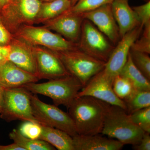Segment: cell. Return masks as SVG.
Returning <instances> with one entry per match:
<instances>
[{"instance_id": "6da1fadb", "label": "cell", "mask_w": 150, "mask_h": 150, "mask_svg": "<svg viewBox=\"0 0 150 150\" xmlns=\"http://www.w3.org/2000/svg\"><path fill=\"white\" fill-rule=\"evenodd\" d=\"M109 105L93 97H76L68 109L78 134H101Z\"/></svg>"}, {"instance_id": "7a4b0ae2", "label": "cell", "mask_w": 150, "mask_h": 150, "mask_svg": "<svg viewBox=\"0 0 150 150\" xmlns=\"http://www.w3.org/2000/svg\"><path fill=\"white\" fill-rule=\"evenodd\" d=\"M143 130L134 124L126 110L109 105L101 134L118 140L123 144H138L144 135Z\"/></svg>"}, {"instance_id": "3957f363", "label": "cell", "mask_w": 150, "mask_h": 150, "mask_svg": "<svg viewBox=\"0 0 150 150\" xmlns=\"http://www.w3.org/2000/svg\"><path fill=\"white\" fill-rule=\"evenodd\" d=\"M22 87L34 94L48 96L55 105H64L67 109L83 87L80 82L71 75L43 83H29Z\"/></svg>"}, {"instance_id": "277c9868", "label": "cell", "mask_w": 150, "mask_h": 150, "mask_svg": "<svg viewBox=\"0 0 150 150\" xmlns=\"http://www.w3.org/2000/svg\"><path fill=\"white\" fill-rule=\"evenodd\" d=\"M54 52L61 60L68 72L76 78L83 87L93 76L105 67L106 62L90 56L79 48Z\"/></svg>"}, {"instance_id": "5b68a950", "label": "cell", "mask_w": 150, "mask_h": 150, "mask_svg": "<svg viewBox=\"0 0 150 150\" xmlns=\"http://www.w3.org/2000/svg\"><path fill=\"white\" fill-rule=\"evenodd\" d=\"M31 93L23 87L4 88L0 117L7 122L19 120L40 124L33 114Z\"/></svg>"}, {"instance_id": "8992f818", "label": "cell", "mask_w": 150, "mask_h": 150, "mask_svg": "<svg viewBox=\"0 0 150 150\" xmlns=\"http://www.w3.org/2000/svg\"><path fill=\"white\" fill-rule=\"evenodd\" d=\"M16 38L32 46L46 47L54 52L79 49V44L69 41L46 28L23 25L15 31Z\"/></svg>"}, {"instance_id": "52a82bcc", "label": "cell", "mask_w": 150, "mask_h": 150, "mask_svg": "<svg viewBox=\"0 0 150 150\" xmlns=\"http://www.w3.org/2000/svg\"><path fill=\"white\" fill-rule=\"evenodd\" d=\"M30 103L33 116L42 126L60 129L74 137L78 135L74 123L69 113L57 106L41 101L36 94H30Z\"/></svg>"}, {"instance_id": "ba28073f", "label": "cell", "mask_w": 150, "mask_h": 150, "mask_svg": "<svg viewBox=\"0 0 150 150\" xmlns=\"http://www.w3.org/2000/svg\"><path fill=\"white\" fill-rule=\"evenodd\" d=\"M42 2L40 0H11L0 12V18L10 32L36 21Z\"/></svg>"}, {"instance_id": "9c48e42d", "label": "cell", "mask_w": 150, "mask_h": 150, "mask_svg": "<svg viewBox=\"0 0 150 150\" xmlns=\"http://www.w3.org/2000/svg\"><path fill=\"white\" fill-rule=\"evenodd\" d=\"M79 40L80 50L105 62L114 48L104 34L86 19H84L82 24Z\"/></svg>"}, {"instance_id": "30bf717a", "label": "cell", "mask_w": 150, "mask_h": 150, "mask_svg": "<svg viewBox=\"0 0 150 150\" xmlns=\"http://www.w3.org/2000/svg\"><path fill=\"white\" fill-rule=\"evenodd\" d=\"M114 79L105 72L104 69L93 76L79 92L77 97H93L110 105L126 110L125 102L116 96L112 88Z\"/></svg>"}, {"instance_id": "8fae6325", "label": "cell", "mask_w": 150, "mask_h": 150, "mask_svg": "<svg viewBox=\"0 0 150 150\" xmlns=\"http://www.w3.org/2000/svg\"><path fill=\"white\" fill-rule=\"evenodd\" d=\"M143 28L140 25L127 33L121 38V40L113 48L104 69L105 72L110 77L114 79L120 74L127 61L131 46L142 34Z\"/></svg>"}, {"instance_id": "7c38bea8", "label": "cell", "mask_w": 150, "mask_h": 150, "mask_svg": "<svg viewBox=\"0 0 150 150\" xmlns=\"http://www.w3.org/2000/svg\"><path fill=\"white\" fill-rule=\"evenodd\" d=\"M36 59L37 76L39 80H51L70 75L54 51L33 46Z\"/></svg>"}, {"instance_id": "4fadbf2b", "label": "cell", "mask_w": 150, "mask_h": 150, "mask_svg": "<svg viewBox=\"0 0 150 150\" xmlns=\"http://www.w3.org/2000/svg\"><path fill=\"white\" fill-rule=\"evenodd\" d=\"M83 20L82 14L75 13L69 9L57 17L45 22V27L76 43L80 38Z\"/></svg>"}, {"instance_id": "5bb4252c", "label": "cell", "mask_w": 150, "mask_h": 150, "mask_svg": "<svg viewBox=\"0 0 150 150\" xmlns=\"http://www.w3.org/2000/svg\"><path fill=\"white\" fill-rule=\"evenodd\" d=\"M84 19L88 20L96 25L114 44L120 39L119 28L112 13L111 4H107L82 14Z\"/></svg>"}, {"instance_id": "9a60e30c", "label": "cell", "mask_w": 150, "mask_h": 150, "mask_svg": "<svg viewBox=\"0 0 150 150\" xmlns=\"http://www.w3.org/2000/svg\"><path fill=\"white\" fill-rule=\"evenodd\" d=\"M8 46L7 61L37 76L36 59L33 46L23 40L13 38Z\"/></svg>"}, {"instance_id": "2e32d148", "label": "cell", "mask_w": 150, "mask_h": 150, "mask_svg": "<svg viewBox=\"0 0 150 150\" xmlns=\"http://www.w3.org/2000/svg\"><path fill=\"white\" fill-rule=\"evenodd\" d=\"M39 80L35 75L22 69L10 61L0 64V86L4 88L20 87Z\"/></svg>"}, {"instance_id": "e0dca14e", "label": "cell", "mask_w": 150, "mask_h": 150, "mask_svg": "<svg viewBox=\"0 0 150 150\" xmlns=\"http://www.w3.org/2000/svg\"><path fill=\"white\" fill-rule=\"evenodd\" d=\"M100 134L73 137L74 150H120L124 146L118 140Z\"/></svg>"}, {"instance_id": "ac0fdd59", "label": "cell", "mask_w": 150, "mask_h": 150, "mask_svg": "<svg viewBox=\"0 0 150 150\" xmlns=\"http://www.w3.org/2000/svg\"><path fill=\"white\" fill-rule=\"evenodd\" d=\"M111 6L120 37L141 25L137 15L129 6V0H113Z\"/></svg>"}, {"instance_id": "d6986e66", "label": "cell", "mask_w": 150, "mask_h": 150, "mask_svg": "<svg viewBox=\"0 0 150 150\" xmlns=\"http://www.w3.org/2000/svg\"><path fill=\"white\" fill-rule=\"evenodd\" d=\"M39 139L48 142L59 150H74L73 137L64 131L50 126H42Z\"/></svg>"}, {"instance_id": "ffe728a7", "label": "cell", "mask_w": 150, "mask_h": 150, "mask_svg": "<svg viewBox=\"0 0 150 150\" xmlns=\"http://www.w3.org/2000/svg\"><path fill=\"white\" fill-rule=\"evenodd\" d=\"M71 7V0H55L48 2H42L35 22L48 21L61 15Z\"/></svg>"}, {"instance_id": "44dd1931", "label": "cell", "mask_w": 150, "mask_h": 150, "mask_svg": "<svg viewBox=\"0 0 150 150\" xmlns=\"http://www.w3.org/2000/svg\"><path fill=\"white\" fill-rule=\"evenodd\" d=\"M119 75L127 79L132 83L135 89L150 91V81L134 64L130 53L126 64Z\"/></svg>"}, {"instance_id": "7402d4cb", "label": "cell", "mask_w": 150, "mask_h": 150, "mask_svg": "<svg viewBox=\"0 0 150 150\" xmlns=\"http://www.w3.org/2000/svg\"><path fill=\"white\" fill-rule=\"evenodd\" d=\"M11 139L24 150H54L55 148L48 142L40 139H32L24 137L14 129L9 134Z\"/></svg>"}, {"instance_id": "603a6c76", "label": "cell", "mask_w": 150, "mask_h": 150, "mask_svg": "<svg viewBox=\"0 0 150 150\" xmlns=\"http://www.w3.org/2000/svg\"><path fill=\"white\" fill-rule=\"evenodd\" d=\"M128 114L150 106V91L135 89L128 98L124 100Z\"/></svg>"}, {"instance_id": "cb8c5ba5", "label": "cell", "mask_w": 150, "mask_h": 150, "mask_svg": "<svg viewBox=\"0 0 150 150\" xmlns=\"http://www.w3.org/2000/svg\"><path fill=\"white\" fill-rule=\"evenodd\" d=\"M112 88L116 96L123 100L130 96L135 90L127 79L120 75H117L114 78Z\"/></svg>"}, {"instance_id": "d4e9b609", "label": "cell", "mask_w": 150, "mask_h": 150, "mask_svg": "<svg viewBox=\"0 0 150 150\" xmlns=\"http://www.w3.org/2000/svg\"><path fill=\"white\" fill-rule=\"evenodd\" d=\"M113 0H78L70 10L75 13L82 14L111 4Z\"/></svg>"}, {"instance_id": "484cf974", "label": "cell", "mask_w": 150, "mask_h": 150, "mask_svg": "<svg viewBox=\"0 0 150 150\" xmlns=\"http://www.w3.org/2000/svg\"><path fill=\"white\" fill-rule=\"evenodd\" d=\"M132 62L147 79L150 81V58L146 53L130 50Z\"/></svg>"}, {"instance_id": "4316f807", "label": "cell", "mask_w": 150, "mask_h": 150, "mask_svg": "<svg viewBox=\"0 0 150 150\" xmlns=\"http://www.w3.org/2000/svg\"><path fill=\"white\" fill-rule=\"evenodd\" d=\"M132 122L144 132L150 134V106L129 114Z\"/></svg>"}, {"instance_id": "83f0119b", "label": "cell", "mask_w": 150, "mask_h": 150, "mask_svg": "<svg viewBox=\"0 0 150 150\" xmlns=\"http://www.w3.org/2000/svg\"><path fill=\"white\" fill-rule=\"evenodd\" d=\"M142 35L135 40L131 50L132 51L150 54V23L143 26Z\"/></svg>"}, {"instance_id": "f1b7e54d", "label": "cell", "mask_w": 150, "mask_h": 150, "mask_svg": "<svg viewBox=\"0 0 150 150\" xmlns=\"http://www.w3.org/2000/svg\"><path fill=\"white\" fill-rule=\"evenodd\" d=\"M19 131L24 137L32 139H39L41 132V125L25 121L21 126Z\"/></svg>"}, {"instance_id": "f546056e", "label": "cell", "mask_w": 150, "mask_h": 150, "mask_svg": "<svg viewBox=\"0 0 150 150\" xmlns=\"http://www.w3.org/2000/svg\"><path fill=\"white\" fill-rule=\"evenodd\" d=\"M139 19L142 26L150 23V1L146 4L132 8Z\"/></svg>"}, {"instance_id": "4dcf8cb0", "label": "cell", "mask_w": 150, "mask_h": 150, "mask_svg": "<svg viewBox=\"0 0 150 150\" xmlns=\"http://www.w3.org/2000/svg\"><path fill=\"white\" fill-rule=\"evenodd\" d=\"M12 35L0 18V46H6L12 40Z\"/></svg>"}, {"instance_id": "1f68e13d", "label": "cell", "mask_w": 150, "mask_h": 150, "mask_svg": "<svg viewBox=\"0 0 150 150\" xmlns=\"http://www.w3.org/2000/svg\"><path fill=\"white\" fill-rule=\"evenodd\" d=\"M135 150H150V136L149 133L144 132L142 139L138 144L133 146Z\"/></svg>"}, {"instance_id": "d6a6232c", "label": "cell", "mask_w": 150, "mask_h": 150, "mask_svg": "<svg viewBox=\"0 0 150 150\" xmlns=\"http://www.w3.org/2000/svg\"><path fill=\"white\" fill-rule=\"evenodd\" d=\"M9 48L6 46H0V64L7 61Z\"/></svg>"}, {"instance_id": "836d02e7", "label": "cell", "mask_w": 150, "mask_h": 150, "mask_svg": "<svg viewBox=\"0 0 150 150\" xmlns=\"http://www.w3.org/2000/svg\"><path fill=\"white\" fill-rule=\"evenodd\" d=\"M0 150H24V149L14 142L13 144L6 145V146L0 145Z\"/></svg>"}, {"instance_id": "e575fe53", "label": "cell", "mask_w": 150, "mask_h": 150, "mask_svg": "<svg viewBox=\"0 0 150 150\" xmlns=\"http://www.w3.org/2000/svg\"><path fill=\"white\" fill-rule=\"evenodd\" d=\"M4 88L0 86V112L2 108Z\"/></svg>"}, {"instance_id": "d590c367", "label": "cell", "mask_w": 150, "mask_h": 150, "mask_svg": "<svg viewBox=\"0 0 150 150\" xmlns=\"http://www.w3.org/2000/svg\"><path fill=\"white\" fill-rule=\"evenodd\" d=\"M11 0H0V12L5 6L11 1Z\"/></svg>"}, {"instance_id": "8d00e7d4", "label": "cell", "mask_w": 150, "mask_h": 150, "mask_svg": "<svg viewBox=\"0 0 150 150\" xmlns=\"http://www.w3.org/2000/svg\"><path fill=\"white\" fill-rule=\"evenodd\" d=\"M41 2H48L52 1L55 0H40Z\"/></svg>"}, {"instance_id": "74e56055", "label": "cell", "mask_w": 150, "mask_h": 150, "mask_svg": "<svg viewBox=\"0 0 150 150\" xmlns=\"http://www.w3.org/2000/svg\"><path fill=\"white\" fill-rule=\"evenodd\" d=\"M78 1V0H73L71 2L72 6H73V5H74V4L77 1Z\"/></svg>"}, {"instance_id": "f35d334b", "label": "cell", "mask_w": 150, "mask_h": 150, "mask_svg": "<svg viewBox=\"0 0 150 150\" xmlns=\"http://www.w3.org/2000/svg\"><path fill=\"white\" fill-rule=\"evenodd\" d=\"M71 2H72V1H73V0H71Z\"/></svg>"}, {"instance_id": "ab89813d", "label": "cell", "mask_w": 150, "mask_h": 150, "mask_svg": "<svg viewBox=\"0 0 150 150\" xmlns=\"http://www.w3.org/2000/svg\"><path fill=\"white\" fill-rule=\"evenodd\" d=\"M150 1V0H148V1Z\"/></svg>"}]
</instances>
